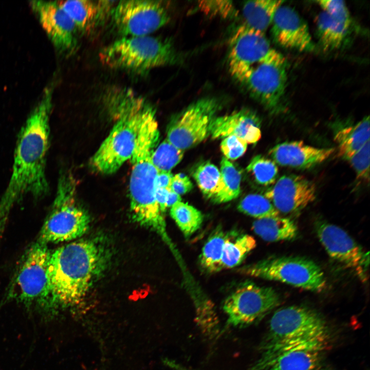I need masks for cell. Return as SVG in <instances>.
Returning a JSON list of instances; mask_svg holds the SVG:
<instances>
[{"instance_id":"6da1fadb","label":"cell","mask_w":370,"mask_h":370,"mask_svg":"<svg viewBox=\"0 0 370 370\" xmlns=\"http://www.w3.org/2000/svg\"><path fill=\"white\" fill-rule=\"evenodd\" d=\"M51 107L52 90L47 88L18 134L12 173L0 198V236L15 204L27 196L40 199L48 193L46 166Z\"/></svg>"},{"instance_id":"7a4b0ae2","label":"cell","mask_w":370,"mask_h":370,"mask_svg":"<svg viewBox=\"0 0 370 370\" xmlns=\"http://www.w3.org/2000/svg\"><path fill=\"white\" fill-rule=\"evenodd\" d=\"M108 254L94 240L72 242L50 253L48 308L78 303L106 267Z\"/></svg>"},{"instance_id":"3957f363","label":"cell","mask_w":370,"mask_h":370,"mask_svg":"<svg viewBox=\"0 0 370 370\" xmlns=\"http://www.w3.org/2000/svg\"><path fill=\"white\" fill-rule=\"evenodd\" d=\"M159 137L156 110L150 104L131 158L132 170L129 184L130 211L135 221L155 231L169 243L164 214L155 198L156 179L158 171L151 159Z\"/></svg>"},{"instance_id":"277c9868","label":"cell","mask_w":370,"mask_h":370,"mask_svg":"<svg viewBox=\"0 0 370 370\" xmlns=\"http://www.w3.org/2000/svg\"><path fill=\"white\" fill-rule=\"evenodd\" d=\"M329 338L326 321L315 310L299 305L282 308L270 320L260 346V358L253 366L264 370L280 356L295 350H324Z\"/></svg>"},{"instance_id":"5b68a950","label":"cell","mask_w":370,"mask_h":370,"mask_svg":"<svg viewBox=\"0 0 370 370\" xmlns=\"http://www.w3.org/2000/svg\"><path fill=\"white\" fill-rule=\"evenodd\" d=\"M106 102L117 120L91 158L90 164L95 171L108 175L115 173L132 158L150 104L128 89L112 91L107 96Z\"/></svg>"},{"instance_id":"8992f818","label":"cell","mask_w":370,"mask_h":370,"mask_svg":"<svg viewBox=\"0 0 370 370\" xmlns=\"http://www.w3.org/2000/svg\"><path fill=\"white\" fill-rule=\"evenodd\" d=\"M99 57L111 68L137 74L181 61L171 40L150 35L122 37L103 48Z\"/></svg>"},{"instance_id":"52a82bcc","label":"cell","mask_w":370,"mask_h":370,"mask_svg":"<svg viewBox=\"0 0 370 370\" xmlns=\"http://www.w3.org/2000/svg\"><path fill=\"white\" fill-rule=\"evenodd\" d=\"M76 185L71 173L61 174L51 210L38 241L46 245L67 242L81 236L88 230L90 217L77 202Z\"/></svg>"},{"instance_id":"ba28073f","label":"cell","mask_w":370,"mask_h":370,"mask_svg":"<svg viewBox=\"0 0 370 370\" xmlns=\"http://www.w3.org/2000/svg\"><path fill=\"white\" fill-rule=\"evenodd\" d=\"M237 271L247 276L279 281L312 291L320 292L326 285L321 268L312 260L301 256H271L244 266Z\"/></svg>"},{"instance_id":"9c48e42d","label":"cell","mask_w":370,"mask_h":370,"mask_svg":"<svg viewBox=\"0 0 370 370\" xmlns=\"http://www.w3.org/2000/svg\"><path fill=\"white\" fill-rule=\"evenodd\" d=\"M235 79L268 110L278 112L281 108L287 86L286 60L278 52L249 66Z\"/></svg>"},{"instance_id":"30bf717a","label":"cell","mask_w":370,"mask_h":370,"mask_svg":"<svg viewBox=\"0 0 370 370\" xmlns=\"http://www.w3.org/2000/svg\"><path fill=\"white\" fill-rule=\"evenodd\" d=\"M280 302L279 294L272 287L244 283L223 303L227 321L221 334L229 327H246L258 322Z\"/></svg>"},{"instance_id":"8fae6325","label":"cell","mask_w":370,"mask_h":370,"mask_svg":"<svg viewBox=\"0 0 370 370\" xmlns=\"http://www.w3.org/2000/svg\"><path fill=\"white\" fill-rule=\"evenodd\" d=\"M51 252L46 244L37 241L26 251L13 283L12 296L26 305L36 303L48 308L50 289L48 276Z\"/></svg>"},{"instance_id":"7c38bea8","label":"cell","mask_w":370,"mask_h":370,"mask_svg":"<svg viewBox=\"0 0 370 370\" xmlns=\"http://www.w3.org/2000/svg\"><path fill=\"white\" fill-rule=\"evenodd\" d=\"M214 97H205L191 104L170 123L166 139L184 151L199 143L210 135L211 123L221 108Z\"/></svg>"},{"instance_id":"4fadbf2b","label":"cell","mask_w":370,"mask_h":370,"mask_svg":"<svg viewBox=\"0 0 370 370\" xmlns=\"http://www.w3.org/2000/svg\"><path fill=\"white\" fill-rule=\"evenodd\" d=\"M111 16L123 37L149 35L170 20L160 2L149 0L121 1L112 10Z\"/></svg>"},{"instance_id":"5bb4252c","label":"cell","mask_w":370,"mask_h":370,"mask_svg":"<svg viewBox=\"0 0 370 370\" xmlns=\"http://www.w3.org/2000/svg\"><path fill=\"white\" fill-rule=\"evenodd\" d=\"M314 227L319 240L330 257L354 270L365 281L369 263V252H365L346 231L336 225L319 220Z\"/></svg>"},{"instance_id":"9a60e30c","label":"cell","mask_w":370,"mask_h":370,"mask_svg":"<svg viewBox=\"0 0 370 370\" xmlns=\"http://www.w3.org/2000/svg\"><path fill=\"white\" fill-rule=\"evenodd\" d=\"M279 52L271 47L264 33L245 24L239 26L229 41L228 64L234 78L249 66Z\"/></svg>"},{"instance_id":"2e32d148","label":"cell","mask_w":370,"mask_h":370,"mask_svg":"<svg viewBox=\"0 0 370 370\" xmlns=\"http://www.w3.org/2000/svg\"><path fill=\"white\" fill-rule=\"evenodd\" d=\"M30 5L55 49L64 55L74 53L78 29L58 2L32 1Z\"/></svg>"},{"instance_id":"e0dca14e","label":"cell","mask_w":370,"mask_h":370,"mask_svg":"<svg viewBox=\"0 0 370 370\" xmlns=\"http://www.w3.org/2000/svg\"><path fill=\"white\" fill-rule=\"evenodd\" d=\"M315 184L304 176L285 175L265 193V196L279 212H300L316 198Z\"/></svg>"},{"instance_id":"ac0fdd59","label":"cell","mask_w":370,"mask_h":370,"mask_svg":"<svg viewBox=\"0 0 370 370\" xmlns=\"http://www.w3.org/2000/svg\"><path fill=\"white\" fill-rule=\"evenodd\" d=\"M271 24L272 39L280 47L300 52L315 50L307 23L293 8L283 5L280 6Z\"/></svg>"},{"instance_id":"d6986e66","label":"cell","mask_w":370,"mask_h":370,"mask_svg":"<svg viewBox=\"0 0 370 370\" xmlns=\"http://www.w3.org/2000/svg\"><path fill=\"white\" fill-rule=\"evenodd\" d=\"M210 135L213 139L234 136L247 143H255L261 137L260 120L254 113L247 109L216 116L211 123Z\"/></svg>"},{"instance_id":"ffe728a7","label":"cell","mask_w":370,"mask_h":370,"mask_svg":"<svg viewBox=\"0 0 370 370\" xmlns=\"http://www.w3.org/2000/svg\"><path fill=\"white\" fill-rule=\"evenodd\" d=\"M334 149H320L302 141L285 142L273 147L269 154L276 163L297 169H308L328 159Z\"/></svg>"},{"instance_id":"44dd1931","label":"cell","mask_w":370,"mask_h":370,"mask_svg":"<svg viewBox=\"0 0 370 370\" xmlns=\"http://www.w3.org/2000/svg\"><path fill=\"white\" fill-rule=\"evenodd\" d=\"M71 19L78 30L91 28L108 11L112 2L72 0L58 2Z\"/></svg>"},{"instance_id":"7402d4cb","label":"cell","mask_w":370,"mask_h":370,"mask_svg":"<svg viewBox=\"0 0 370 370\" xmlns=\"http://www.w3.org/2000/svg\"><path fill=\"white\" fill-rule=\"evenodd\" d=\"M369 132L368 116L355 125L339 130L334 138L339 156L347 160L369 140Z\"/></svg>"},{"instance_id":"603a6c76","label":"cell","mask_w":370,"mask_h":370,"mask_svg":"<svg viewBox=\"0 0 370 370\" xmlns=\"http://www.w3.org/2000/svg\"><path fill=\"white\" fill-rule=\"evenodd\" d=\"M252 229L268 242L292 240L298 234L295 223L290 218L280 216L257 219L253 223Z\"/></svg>"},{"instance_id":"cb8c5ba5","label":"cell","mask_w":370,"mask_h":370,"mask_svg":"<svg viewBox=\"0 0 370 370\" xmlns=\"http://www.w3.org/2000/svg\"><path fill=\"white\" fill-rule=\"evenodd\" d=\"M319 349H298L275 359L264 370H322V353Z\"/></svg>"},{"instance_id":"d4e9b609","label":"cell","mask_w":370,"mask_h":370,"mask_svg":"<svg viewBox=\"0 0 370 370\" xmlns=\"http://www.w3.org/2000/svg\"><path fill=\"white\" fill-rule=\"evenodd\" d=\"M284 3L283 1L254 0L245 2L243 6L245 24L264 33L272 24L274 14Z\"/></svg>"},{"instance_id":"484cf974","label":"cell","mask_w":370,"mask_h":370,"mask_svg":"<svg viewBox=\"0 0 370 370\" xmlns=\"http://www.w3.org/2000/svg\"><path fill=\"white\" fill-rule=\"evenodd\" d=\"M317 33L320 44L325 51L341 47L349 29L322 11L317 17Z\"/></svg>"},{"instance_id":"4316f807","label":"cell","mask_w":370,"mask_h":370,"mask_svg":"<svg viewBox=\"0 0 370 370\" xmlns=\"http://www.w3.org/2000/svg\"><path fill=\"white\" fill-rule=\"evenodd\" d=\"M256 245L255 239L249 234L238 235L235 232L229 233L223 248L221 270L239 265Z\"/></svg>"},{"instance_id":"83f0119b","label":"cell","mask_w":370,"mask_h":370,"mask_svg":"<svg viewBox=\"0 0 370 370\" xmlns=\"http://www.w3.org/2000/svg\"><path fill=\"white\" fill-rule=\"evenodd\" d=\"M229 235V233H226L218 227L207 239L199 257L200 265L207 272L214 273L221 270L223 248Z\"/></svg>"},{"instance_id":"f1b7e54d","label":"cell","mask_w":370,"mask_h":370,"mask_svg":"<svg viewBox=\"0 0 370 370\" xmlns=\"http://www.w3.org/2000/svg\"><path fill=\"white\" fill-rule=\"evenodd\" d=\"M220 172L222 187L219 192L211 199L221 203L236 198L240 192L241 174L233 164L225 157L220 162Z\"/></svg>"},{"instance_id":"f546056e","label":"cell","mask_w":370,"mask_h":370,"mask_svg":"<svg viewBox=\"0 0 370 370\" xmlns=\"http://www.w3.org/2000/svg\"><path fill=\"white\" fill-rule=\"evenodd\" d=\"M170 215L186 237L195 232L203 221V215L194 207L181 201L174 204Z\"/></svg>"},{"instance_id":"4dcf8cb0","label":"cell","mask_w":370,"mask_h":370,"mask_svg":"<svg viewBox=\"0 0 370 370\" xmlns=\"http://www.w3.org/2000/svg\"><path fill=\"white\" fill-rule=\"evenodd\" d=\"M193 177L202 194L212 199L221 190V177L220 170L210 162H205L194 171Z\"/></svg>"},{"instance_id":"1f68e13d","label":"cell","mask_w":370,"mask_h":370,"mask_svg":"<svg viewBox=\"0 0 370 370\" xmlns=\"http://www.w3.org/2000/svg\"><path fill=\"white\" fill-rule=\"evenodd\" d=\"M237 209L240 212L257 219L279 216V212L271 202L260 194L247 195L240 200Z\"/></svg>"},{"instance_id":"d6a6232c","label":"cell","mask_w":370,"mask_h":370,"mask_svg":"<svg viewBox=\"0 0 370 370\" xmlns=\"http://www.w3.org/2000/svg\"><path fill=\"white\" fill-rule=\"evenodd\" d=\"M154 150L151 159L158 171L171 172L182 160L184 151L165 139Z\"/></svg>"},{"instance_id":"836d02e7","label":"cell","mask_w":370,"mask_h":370,"mask_svg":"<svg viewBox=\"0 0 370 370\" xmlns=\"http://www.w3.org/2000/svg\"><path fill=\"white\" fill-rule=\"evenodd\" d=\"M257 183L264 186L275 183L278 176V168L272 160L261 155L254 156L247 167Z\"/></svg>"},{"instance_id":"e575fe53","label":"cell","mask_w":370,"mask_h":370,"mask_svg":"<svg viewBox=\"0 0 370 370\" xmlns=\"http://www.w3.org/2000/svg\"><path fill=\"white\" fill-rule=\"evenodd\" d=\"M316 2L320 6L323 11L350 29L352 20L344 1L319 0Z\"/></svg>"},{"instance_id":"d590c367","label":"cell","mask_w":370,"mask_h":370,"mask_svg":"<svg viewBox=\"0 0 370 370\" xmlns=\"http://www.w3.org/2000/svg\"><path fill=\"white\" fill-rule=\"evenodd\" d=\"M348 160L354 168L357 179L368 182L369 180V140Z\"/></svg>"},{"instance_id":"8d00e7d4","label":"cell","mask_w":370,"mask_h":370,"mask_svg":"<svg viewBox=\"0 0 370 370\" xmlns=\"http://www.w3.org/2000/svg\"><path fill=\"white\" fill-rule=\"evenodd\" d=\"M199 7L202 12L210 16L227 18L235 16L236 14V9L230 1H201Z\"/></svg>"},{"instance_id":"74e56055","label":"cell","mask_w":370,"mask_h":370,"mask_svg":"<svg viewBox=\"0 0 370 370\" xmlns=\"http://www.w3.org/2000/svg\"><path fill=\"white\" fill-rule=\"evenodd\" d=\"M248 143L244 140L234 136L224 138L220 143V149L228 160H236L243 156L247 148Z\"/></svg>"},{"instance_id":"f35d334b","label":"cell","mask_w":370,"mask_h":370,"mask_svg":"<svg viewBox=\"0 0 370 370\" xmlns=\"http://www.w3.org/2000/svg\"><path fill=\"white\" fill-rule=\"evenodd\" d=\"M193 188V184L189 178L184 174L178 173L173 176L171 190L178 195L184 194L190 191Z\"/></svg>"},{"instance_id":"ab89813d","label":"cell","mask_w":370,"mask_h":370,"mask_svg":"<svg viewBox=\"0 0 370 370\" xmlns=\"http://www.w3.org/2000/svg\"><path fill=\"white\" fill-rule=\"evenodd\" d=\"M172 177L171 172L158 171L156 179V188L170 189Z\"/></svg>"},{"instance_id":"60d3db41","label":"cell","mask_w":370,"mask_h":370,"mask_svg":"<svg viewBox=\"0 0 370 370\" xmlns=\"http://www.w3.org/2000/svg\"><path fill=\"white\" fill-rule=\"evenodd\" d=\"M170 189L156 188L155 198L161 212L164 214L167 209L168 196Z\"/></svg>"},{"instance_id":"b9f144b4","label":"cell","mask_w":370,"mask_h":370,"mask_svg":"<svg viewBox=\"0 0 370 370\" xmlns=\"http://www.w3.org/2000/svg\"><path fill=\"white\" fill-rule=\"evenodd\" d=\"M181 200V198L180 196L170 190L166 202L167 208H171L174 204Z\"/></svg>"}]
</instances>
